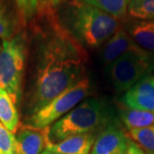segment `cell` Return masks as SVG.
<instances>
[{"mask_svg": "<svg viewBox=\"0 0 154 154\" xmlns=\"http://www.w3.org/2000/svg\"><path fill=\"white\" fill-rule=\"evenodd\" d=\"M62 29L81 46L96 48L121 28L119 20L80 0H69L55 15Z\"/></svg>", "mask_w": 154, "mask_h": 154, "instance_id": "1", "label": "cell"}, {"mask_svg": "<svg viewBox=\"0 0 154 154\" xmlns=\"http://www.w3.org/2000/svg\"><path fill=\"white\" fill-rule=\"evenodd\" d=\"M118 125L115 109L103 99H88L54 122L50 129L51 143L85 134L101 133L110 126Z\"/></svg>", "mask_w": 154, "mask_h": 154, "instance_id": "2", "label": "cell"}, {"mask_svg": "<svg viewBox=\"0 0 154 154\" xmlns=\"http://www.w3.org/2000/svg\"><path fill=\"white\" fill-rule=\"evenodd\" d=\"M44 59L34 88L31 104L33 113L82 80L85 72L80 57L45 56Z\"/></svg>", "mask_w": 154, "mask_h": 154, "instance_id": "3", "label": "cell"}, {"mask_svg": "<svg viewBox=\"0 0 154 154\" xmlns=\"http://www.w3.org/2000/svg\"><path fill=\"white\" fill-rule=\"evenodd\" d=\"M26 57V40L22 33L4 39L0 51V88L10 94L17 105L22 96Z\"/></svg>", "mask_w": 154, "mask_h": 154, "instance_id": "4", "label": "cell"}, {"mask_svg": "<svg viewBox=\"0 0 154 154\" xmlns=\"http://www.w3.org/2000/svg\"><path fill=\"white\" fill-rule=\"evenodd\" d=\"M152 68L150 53L138 46L112 62L107 66V70L116 92L122 93L148 75Z\"/></svg>", "mask_w": 154, "mask_h": 154, "instance_id": "5", "label": "cell"}, {"mask_svg": "<svg viewBox=\"0 0 154 154\" xmlns=\"http://www.w3.org/2000/svg\"><path fill=\"white\" fill-rule=\"evenodd\" d=\"M91 91V83L88 78H83L64 92L52 99L44 107L33 113L29 124L36 128L49 127L73 110L88 96Z\"/></svg>", "mask_w": 154, "mask_h": 154, "instance_id": "6", "label": "cell"}, {"mask_svg": "<svg viewBox=\"0 0 154 154\" xmlns=\"http://www.w3.org/2000/svg\"><path fill=\"white\" fill-rule=\"evenodd\" d=\"M51 126L36 128L22 126L17 134L18 154H41L51 143L50 139Z\"/></svg>", "mask_w": 154, "mask_h": 154, "instance_id": "7", "label": "cell"}, {"mask_svg": "<svg viewBox=\"0 0 154 154\" xmlns=\"http://www.w3.org/2000/svg\"><path fill=\"white\" fill-rule=\"evenodd\" d=\"M130 141L118 125L110 126L98 134L90 154H125Z\"/></svg>", "mask_w": 154, "mask_h": 154, "instance_id": "8", "label": "cell"}, {"mask_svg": "<svg viewBox=\"0 0 154 154\" xmlns=\"http://www.w3.org/2000/svg\"><path fill=\"white\" fill-rule=\"evenodd\" d=\"M124 103L130 109L154 111V76L146 75L128 89Z\"/></svg>", "mask_w": 154, "mask_h": 154, "instance_id": "9", "label": "cell"}, {"mask_svg": "<svg viewBox=\"0 0 154 154\" xmlns=\"http://www.w3.org/2000/svg\"><path fill=\"white\" fill-rule=\"evenodd\" d=\"M139 45L133 40L124 28H120L105 41L102 51V60L107 66L124 53L137 48Z\"/></svg>", "mask_w": 154, "mask_h": 154, "instance_id": "10", "label": "cell"}, {"mask_svg": "<svg viewBox=\"0 0 154 154\" xmlns=\"http://www.w3.org/2000/svg\"><path fill=\"white\" fill-rule=\"evenodd\" d=\"M95 140L94 134H78L57 143H51L46 150L58 154H89Z\"/></svg>", "mask_w": 154, "mask_h": 154, "instance_id": "11", "label": "cell"}, {"mask_svg": "<svg viewBox=\"0 0 154 154\" xmlns=\"http://www.w3.org/2000/svg\"><path fill=\"white\" fill-rule=\"evenodd\" d=\"M23 25L15 0H0V38L10 39Z\"/></svg>", "mask_w": 154, "mask_h": 154, "instance_id": "12", "label": "cell"}, {"mask_svg": "<svg viewBox=\"0 0 154 154\" xmlns=\"http://www.w3.org/2000/svg\"><path fill=\"white\" fill-rule=\"evenodd\" d=\"M128 34L140 48L154 52V20H139L134 22Z\"/></svg>", "mask_w": 154, "mask_h": 154, "instance_id": "13", "label": "cell"}, {"mask_svg": "<svg viewBox=\"0 0 154 154\" xmlns=\"http://www.w3.org/2000/svg\"><path fill=\"white\" fill-rule=\"evenodd\" d=\"M0 122L8 130L17 133L19 128V115L16 104L5 89L0 88Z\"/></svg>", "mask_w": 154, "mask_h": 154, "instance_id": "14", "label": "cell"}, {"mask_svg": "<svg viewBox=\"0 0 154 154\" xmlns=\"http://www.w3.org/2000/svg\"><path fill=\"white\" fill-rule=\"evenodd\" d=\"M121 119L128 131L154 126V111L128 108L122 111Z\"/></svg>", "mask_w": 154, "mask_h": 154, "instance_id": "15", "label": "cell"}, {"mask_svg": "<svg viewBox=\"0 0 154 154\" xmlns=\"http://www.w3.org/2000/svg\"><path fill=\"white\" fill-rule=\"evenodd\" d=\"M90 5L96 7L105 13L122 20L128 14L130 0H80Z\"/></svg>", "mask_w": 154, "mask_h": 154, "instance_id": "16", "label": "cell"}, {"mask_svg": "<svg viewBox=\"0 0 154 154\" xmlns=\"http://www.w3.org/2000/svg\"><path fill=\"white\" fill-rule=\"evenodd\" d=\"M128 134L145 152L154 154V126L132 129Z\"/></svg>", "mask_w": 154, "mask_h": 154, "instance_id": "17", "label": "cell"}, {"mask_svg": "<svg viewBox=\"0 0 154 154\" xmlns=\"http://www.w3.org/2000/svg\"><path fill=\"white\" fill-rule=\"evenodd\" d=\"M128 14L138 20H154V0H130Z\"/></svg>", "mask_w": 154, "mask_h": 154, "instance_id": "18", "label": "cell"}, {"mask_svg": "<svg viewBox=\"0 0 154 154\" xmlns=\"http://www.w3.org/2000/svg\"><path fill=\"white\" fill-rule=\"evenodd\" d=\"M18 12L22 19L23 26L32 21L38 14V0H15Z\"/></svg>", "mask_w": 154, "mask_h": 154, "instance_id": "19", "label": "cell"}, {"mask_svg": "<svg viewBox=\"0 0 154 154\" xmlns=\"http://www.w3.org/2000/svg\"><path fill=\"white\" fill-rule=\"evenodd\" d=\"M0 154H18L17 138L0 122Z\"/></svg>", "mask_w": 154, "mask_h": 154, "instance_id": "20", "label": "cell"}, {"mask_svg": "<svg viewBox=\"0 0 154 154\" xmlns=\"http://www.w3.org/2000/svg\"><path fill=\"white\" fill-rule=\"evenodd\" d=\"M67 0H38L39 4V13H44L48 11H53L56 8H59Z\"/></svg>", "mask_w": 154, "mask_h": 154, "instance_id": "21", "label": "cell"}, {"mask_svg": "<svg viewBox=\"0 0 154 154\" xmlns=\"http://www.w3.org/2000/svg\"><path fill=\"white\" fill-rule=\"evenodd\" d=\"M125 154H147L142 149L140 148L138 145L133 142L132 140L130 141V144L128 147V150L126 151Z\"/></svg>", "mask_w": 154, "mask_h": 154, "instance_id": "22", "label": "cell"}, {"mask_svg": "<svg viewBox=\"0 0 154 154\" xmlns=\"http://www.w3.org/2000/svg\"><path fill=\"white\" fill-rule=\"evenodd\" d=\"M41 154H58V153L52 152H51V151H49V150H45L44 152H43Z\"/></svg>", "mask_w": 154, "mask_h": 154, "instance_id": "23", "label": "cell"}, {"mask_svg": "<svg viewBox=\"0 0 154 154\" xmlns=\"http://www.w3.org/2000/svg\"><path fill=\"white\" fill-rule=\"evenodd\" d=\"M1 50H2V45H1V43H0V51H1Z\"/></svg>", "mask_w": 154, "mask_h": 154, "instance_id": "24", "label": "cell"}]
</instances>
